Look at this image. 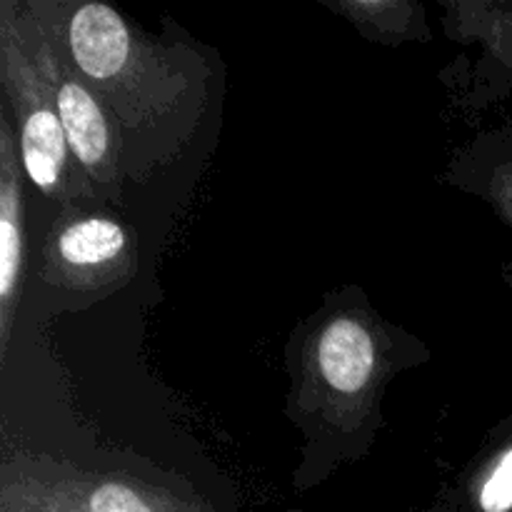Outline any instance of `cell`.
<instances>
[{"mask_svg":"<svg viewBox=\"0 0 512 512\" xmlns=\"http://www.w3.org/2000/svg\"><path fill=\"white\" fill-rule=\"evenodd\" d=\"M28 8L120 128L125 175L145 173L183 148L205 103L198 55L143 38L103 3L30 0Z\"/></svg>","mask_w":512,"mask_h":512,"instance_id":"obj_1","label":"cell"},{"mask_svg":"<svg viewBox=\"0 0 512 512\" xmlns=\"http://www.w3.org/2000/svg\"><path fill=\"white\" fill-rule=\"evenodd\" d=\"M0 512H213L125 473H85L48 458H5Z\"/></svg>","mask_w":512,"mask_h":512,"instance_id":"obj_2","label":"cell"},{"mask_svg":"<svg viewBox=\"0 0 512 512\" xmlns=\"http://www.w3.org/2000/svg\"><path fill=\"white\" fill-rule=\"evenodd\" d=\"M0 85L15 115V133L23 170L48 198L68 200L70 155L63 123L48 83L28 48L18 18V3H0Z\"/></svg>","mask_w":512,"mask_h":512,"instance_id":"obj_3","label":"cell"},{"mask_svg":"<svg viewBox=\"0 0 512 512\" xmlns=\"http://www.w3.org/2000/svg\"><path fill=\"white\" fill-rule=\"evenodd\" d=\"M18 18L30 53L53 95L75 165L90 183L98 185L105 198L118 203L125 175L120 128L98 95L80 78L53 33L30 13L28 3H18Z\"/></svg>","mask_w":512,"mask_h":512,"instance_id":"obj_4","label":"cell"},{"mask_svg":"<svg viewBox=\"0 0 512 512\" xmlns=\"http://www.w3.org/2000/svg\"><path fill=\"white\" fill-rule=\"evenodd\" d=\"M138 250L128 225L108 213L68 210L45 243L43 278L68 293L103 295L133 278Z\"/></svg>","mask_w":512,"mask_h":512,"instance_id":"obj_5","label":"cell"},{"mask_svg":"<svg viewBox=\"0 0 512 512\" xmlns=\"http://www.w3.org/2000/svg\"><path fill=\"white\" fill-rule=\"evenodd\" d=\"M18 133L8 108L0 110V360L13 335L15 310L23 293L25 270V195Z\"/></svg>","mask_w":512,"mask_h":512,"instance_id":"obj_6","label":"cell"},{"mask_svg":"<svg viewBox=\"0 0 512 512\" xmlns=\"http://www.w3.org/2000/svg\"><path fill=\"white\" fill-rule=\"evenodd\" d=\"M320 388L338 400H358L380 373V345L373 325L358 315H338L320 328L310 348Z\"/></svg>","mask_w":512,"mask_h":512,"instance_id":"obj_7","label":"cell"},{"mask_svg":"<svg viewBox=\"0 0 512 512\" xmlns=\"http://www.w3.org/2000/svg\"><path fill=\"white\" fill-rule=\"evenodd\" d=\"M330 8L348 15L368 38L383 43H403L405 38H428L423 23V8L405 0H343Z\"/></svg>","mask_w":512,"mask_h":512,"instance_id":"obj_8","label":"cell"},{"mask_svg":"<svg viewBox=\"0 0 512 512\" xmlns=\"http://www.w3.org/2000/svg\"><path fill=\"white\" fill-rule=\"evenodd\" d=\"M473 503L478 512H512V435L473 480Z\"/></svg>","mask_w":512,"mask_h":512,"instance_id":"obj_9","label":"cell"},{"mask_svg":"<svg viewBox=\"0 0 512 512\" xmlns=\"http://www.w3.org/2000/svg\"><path fill=\"white\" fill-rule=\"evenodd\" d=\"M483 20V35L488 43L512 65V3L510 5H470ZM478 20V23H480Z\"/></svg>","mask_w":512,"mask_h":512,"instance_id":"obj_10","label":"cell"},{"mask_svg":"<svg viewBox=\"0 0 512 512\" xmlns=\"http://www.w3.org/2000/svg\"><path fill=\"white\" fill-rule=\"evenodd\" d=\"M495 198H498L505 218L512 223V158L495 173Z\"/></svg>","mask_w":512,"mask_h":512,"instance_id":"obj_11","label":"cell"}]
</instances>
